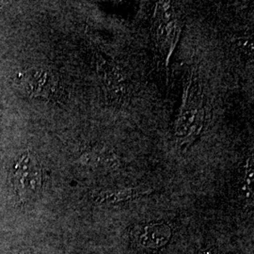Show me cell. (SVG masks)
<instances>
[{"instance_id":"cell-1","label":"cell","mask_w":254,"mask_h":254,"mask_svg":"<svg viewBox=\"0 0 254 254\" xmlns=\"http://www.w3.org/2000/svg\"><path fill=\"white\" fill-rule=\"evenodd\" d=\"M203 122L202 94L198 78L188 86L180 114L176 121L175 136L182 143L190 142L199 135Z\"/></svg>"},{"instance_id":"cell-4","label":"cell","mask_w":254,"mask_h":254,"mask_svg":"<svg viewBox=\"0 0 254 254\" xmlns=\"http://www.w3.org/2000/svg\"><path fill=\"white\" fill-rule=\"evenodd\" d=\"M171 227L166 223H150L138 236V244L146 249H159L170 241Z\"/></svg>"},{"instance_id":"cell-6","label":"cell","mask_w":254,"mask_h":254,"mask_svg":"<svg viewBox=\"0 0 254 254\" xmlns=\"http://www.w3.org/2000/svg\"><path fill=\"white\" fill-rule=\"evenodd\" d=\"M25 81L28 93L36 97H47L54 87V83L50 74L43 69L31 70L27 72Z\"/></svg>"},{"instance_id":"cell-5","label":"cell","mask_w":254,"mask_h":254,"mask_svg":"<svg viewBox=\"0 0 254 254\" xmlns=\"http://www.w3.org/2000/svg\"><path fill=\"white\" fill-rule=\"evenodd\" d=\"M101 73L109 98L113 101L122 100L127 91L124 73L116 66L110 64H105L101 69Z\"/></svg>"},{"instance_id":"cell-8","label":"cell","mask_w":254,"mask_h":254,"mask_svg":"<svg viewBox=\"0 0 254 254\" xmlns=\"http://www.w3.org/2000/svg\"><path fill=\"white\" fill-rule=\"evenodd\" d=\"M243 190L246 193V197L250 200L254 198V157L251 156L245 166L244 174V187Z\"/></svg>"},{"instance_id":"cell-2","label":"cell","mask_w":254,"mask_h":254,"mask_svg":"<svg viewBox=\"0 0 254 254\" xmlns=\"http://www.w3.org/2000/svg\"><path fill=\"white\" fill-rule=\"evenodd\" d=\"M11 181L21 201H27L37 195L43 185L41 165L33 154L27 152L14 164Z\"/></svg>"},{"instance_id":"cell-7","label":"cell","mask_w":254,"mask_h":254,"mask_svg":"<svg viewBox=\"0 0 254 254\" xmlns=\"http://www.w3.org/2000/svg\"><path fill=\"white\" fill-rule=\"evenodd\" d=\"M150 192V190H147L145 189H123L116 190L102 191L98 193L96 201L106 204H118L121 202L140 198Z\"/></svg>"},{"instance_id":"cell-9","label":"cell","mask_w":254,"mask_h":254,"mask_svg":"<svg viewBox=\"0 0 254 254\" xmlns=\"http://www.w3.org/2000/svg\"><path fill=\"white\" fill-rule=\"evenodd\" d=\"M23 254V253H19V254Z\"/></svg>"},{"instance_id":"cell-3","label":"cell","mask_w":254,"mask_h":254,"mask_svg":"<svg viewBox=\"0 0 254 254\" xmlns=\"http://www.w3.org/2000/svg\"><path fill=\"white\" fill-rule=\"evenodd\" d=\"M155 37L159 47L166 53L173 46L177 34L175 11L169 2H160L155 10Z\"/></svg>"}]
</instances>
